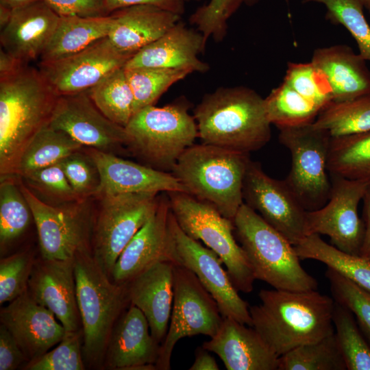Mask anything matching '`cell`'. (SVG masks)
Here are the masks:
<instances>
[{
    "mask_svg": "<svg viewBox=\"0 0 370 370\" xmlns=\"http://www.w3.org/2000/svg\"><path fill=\"white\" fill-rule=\"evenodd\" d=\"M59 95L27 64L0 77V176L16 175L25 149L49 125Z\"/></svg>",
    "mask_w": 370,
    "mask_h": 370,
    "instance_id": "cell-1",
    "label": "cell"
},
{
    "mask_svg": "<svg viewBox=\"0 0 370 370\" xmlns=\"http://www.w3.org/2000/svg\"><path fill=\"white\" fill-rule=\"evenodd\" d=\"M258 296L249 307L252 327L279 357L334 332V300L317 290L262 289Z\"/></svg>",
    "mask_w": 370,
    "mask_h": 370,
    "instance_id": "cell-2",
    "label": "cell"
},
{
    "mask_svg": "<svg viewBox=\"0 0 370 370\" xmlns=\"http://www.w3.org/2000/svg\"><path fill=\"white\" fill-rule=\"evenodd\" d=\"M193 116L204 144L249 153L271 138L264 98L245 86L220 87L205 95Z\"/></svg>",
    "mask_w": 370,
    "mask_h": 370,
    "instance_id": "cell-3",
    "label": "cell"
},
{
    "mask_svg": "<svg viewBox=\"0 0 370 370\" xmlns=\"http://www.w3.org/2000/svg\"><path fill=\"white\" fill-rule=\"evenodd\" d=\"M250 160L249 153L193 144L179 157L171 173L188 194L233 221L244 203L243 180Z\"/></svg>",
    "mask_w": 370,
    "mask_h": 370,
    "instance_id": "cell-4",
    "label": "cell"
},
{
    "mask_svg": "<svg viewBox=\"0 0 370 370\" xmlns=\"http://www.w3.org/2000/svg\"><path fill=\"white\" fill-rule=\"evenodd\" d=\"M76 297L83 332V355L90 367H103L113 328L129 304L126 286L114 282L92 250L74 258Z\"/></svg>",
    "mask_w": 370,
    "mask_h": 370,
    "instance_id": "cell-5",
    "label": "cell"
},
{
    "mask_svg": "<svg viewBox=\"0 0 370 370\" xmlns=\"http://www.w3.org/2000/svg\"><path fill=\"white\" fill-rule=\"evenodd\" d=\"M234 232L252 266L256 280L275 289L317 290L318 282L300 264L294 246L243 203L234 220Z\"/></svg>",
    "mask_w": 370,
    "mask_h": 370,
    "instance_id": "cell-6",
    "label": "cell"
},
{
    "mask_svg": "<svg viewBox=\"0 0 370 370\" xmlns=\"http://www.w3.org/2000/svg\"><path fill=\"white\" fill-rule=\"evenodd\" d=\"M189 106L182 97L163 107L151 105L138 110L125 127L130 151L146 166L171 173L179 157L198 137Z\"/></svg>",
    "mask_w": 370,
    "mask_h": 370,
    "instance_id": "cell-7",
    "label": "cell"
},
{
    "mask_svg": "<svg viewBox=\"0 0 370 370\" xmlns=\"http://www.w3.org/2000/svg\"><path fill=\"white\" fill-rule=\"evenodd\" d=\"M171 210L182 230L201 241L223 261L238 291L251 293L256 280L248 257L234 238L232 220L223 216L211 204L186 192H166Z\"/></svg>",
    "mask_w": 370,
    "mask_h": 370,
    "instance_id": "cell-8",
    "label": "cell"
},
{
    "mask_svg": "<svg viewBox=\"0 0 370 370\" xmlns=\"http://www.w3.org/2000/svg\"><path fill=\"white\" fill-rule=\"evenodd\" d=\"M279 130V140L292 158L285 182L307 211L323 207L332 188L328 170L331 136L313 123Z\"/></svg>",
    "mask_w": 370,
    "mask_h": 370,
    "instance_id": "cell-9",
    "label": "cell"
},
{
    "mask_svg": "<svg viewBox=\"0 0 370 370\" xmlns=\"http://www.w3.org/2000/svg\"><path fill=\"white\" fill-rule=\"evenodd\" d=\"M21 180L18 176L20 188L32 212L41 257L73 260L78 253L92 250L93 217L88 199L54 205L45 203Z\"/></svg>",
    "mask_w": 370,
    "mask_h": 370,
    "instance_id": "cell-10",
    "label": "cell"
},
{
    "mask_svg": "<svg viewBox=\"0 0 370 370\" xmlns=\"http://www.w3.org/2000/svg\"><path fill=\"white\" fill-rule=\"evenodd\" d=\"M159 193L105 195L93 219L91 249L94 258L110 278L123 250L156 212Z\"/></svg>",
    "mask_w": 370,
    "mask_h": 370,
    "instance_id": "cell-11",
    "label": "cell"
},
{
    "mask_svg": "<svg viewBox=\"0 0 370 370\" xmlns=\"http://www.w3.org/2000/svg\"><path fill=\"white\" fill-rule=\"evenodd\" d=\"M223 319L217 302L195 274L174 264L171 315L166 335L160 344L156 369H171L172 353L180 339L199 334L212 337Z\"/></svg>",
    "mask_w": 370,
    "mask_h": 370,
    "instance_id": "cell-12",
    "label": "cell"
},
{
    "mask_svg": "<svg viewBox=\"0 0 370 370\" xmlns=\"http://www.w3.org/2000/svg\"><path fill=\"white\" fill-rule=\"evenodd\" d=\"M331 182L327 203L319 209L306 212V236L326 235L332 245L338 249L359 256L365 225L358 216V208L369 186L336 175H331Z\"/></svg>",
    "mask_w": 370,
    "mask_h": 370,
    "instance_id": "cell-13",
    "label": "cell"
},
{
    "mask_svg": "<svg viewBox=\"0 0 370 370\" xmlns=\"http://www.w3.org/2000/svg\"><path fill=\"white\" fill-rule=\"evenodd\" d=\"M169 227L174 239L178 264L195 274L217 302L223 318L233 319L252 327L248 304L238 293L219 256L198 241L188 236L180 227L171 210Z\"/></svg>",
    "mask_w": 370,
    "mask_h": 370,
    "instance_id": "cell-14",
    "label": "cell"
},
{
    "mask_svg": "<svg viewBox=\"0 0 370 370\" xmlns=\"http://www.w3.org/2000/svg\"><path fill=\"white\" fill-rule=\"evenodd\" d=\"M243 201L293 245L306 236L307 210L285 180L271 177L251 160L243 186Z\"/></svg>",
    "mask_w": 370,
    "mask_h": 370,
    "instance_id": "cell-15",
    "label": "cell"
},
{
    "mask_svg": "<svg viewBox=\"0 0 370 370\" xmlns=\"http://www.w3.org/2000/svg\"><path fill=\"white\" fill-rule=\"evenodd\" d=\"M119 51L108 37L69 56L39 62L38 69L58 95L87 91L132 57Z\"/></svg>",
    "mask_w": 370,
    "mask_h": 370,
    "instance_id": "cell-16",
    "label": "cell"
},
{
    "mask_svg": "<svg viewBox=\"0 0 370 370\" xmlns=\"http://www.w3.org/2000/svg\"><path fill=\"white\" fill-rule=\"evenodd\" d=\"M49 126L65 132L83 147L109 153L129 142L125 128L108 119L88 91L59 95Z\"/></svg>",
    "mask_w": 370,
    "mask_h": 370,
    "instance_id": "cell-17",
    "label": "cell"
},
{
    "mask_svg": "<svg viewBox=\"0 0 370 370\" xmlns=\"http://www.w3.org/2000/svg\"><path fill=\"white\" fill-rule=\"evenodd\" d=\"M170 212L167 193L160 195L156 212L119 256L110 275L114 282L125 284L159 262L168 261L178 264L169 223Z\"/></svg>",
    "mask_w": 370,
    "mask_h": 370,
    "instance_id": "cell-18",
    "label": "cell"
},
{
    "mask_svg": "<svg viewBox=\"0 0 370 370\" xmlns=\"http://www.w3.org/2000/svg\"><path fill=\"white\" fill-rule=\"evenodd\" d=\"M27 292L39 304L54 314L66 332L81 330L74 272V259H36Z\"/></svg>",
    "mask_w": 370,
    "mask_h": 370,
    "instance_id": "cell-19",
    "label": "cell"
},
{
    "mask_svg": "<svg viewBox=\"0 0 370 370\" xmlns=\"http://www.w3.org/2000/svg\"><path fill=\"white\" fill-rule=\"evenodd\" d=\"M84 152L95 164L100 183L94 197L138 193L186 192L171 173L123 159L114 153L86 147Z\"/></svg>",
    "mask_w": 370,
    "mask_h": 370,
    "instance_id": "cell-20",
    "label": "cell"
},
{
    "mask_svg": "<svg viewBox=\"0 0 370 370\" xmlns=\"http://www.w3.org/2000/svg\"><path fill=\"white\" fill-rule=\"evenodd\" d=\"M57 320L27 291L0 311L1 323L12 334L29 361L41 356L64 338L66 331Z\"/></svg>",
    "mask_w": 370,
    "mask_h": 370,
    "instance_id": "cell-21",
    "label": "cell"
},
{
    "mask_svg": "<svg viewBox=\"0 0 370 370\" xmlns=\"http://www.w3.org/2000/svg\"><path fill=\"white\" fill-rule=\"evenodd\" d=\"M202 347L216 354L227 370H278L279 356L253 328L223 318Z\"/></svg>",
    "mask_w": 370,
    "mask_h": 370,
    "instance_id": "cell-22",
    "label": "cell"
},
{
    "mask_svg": "<svg viewBox=\"0 0 370 370\" xmlns=\"http://www.w3.org/2000/svg\"><path fill=\"white\" fill-rule=\"evenodd\" d=\"M160 349V344L152 336L145 314L130 304L113 328L102 367L132 370L136 366L155 365Z\"/></svg>",
    "mask_w": 370,
    "mask_h": 370,
    "instance_id": "cell-23",
    "label": "cell"
},
{
    "mask_svg": "<svg viewBox=\"0 0 370 370\" xmlns=\"http://www.w3.org/2000/svg\"><path fill=\"white\" fill-rule=\"evenodd\" d=\"M206 42L202 34L180 21L165 34L136 52L124 68L153 67L205 73L207 63L199 58Z\"/></svg>",
    "mask_w": 370,
    "mask_h": 370,
    "instance_id": "cell-24",
    "label": "cell"
},
{
    "mask_svg": "<svg viewBox=\"0 0 370 370\" xmlns=\"http://www.w3.org/2000/svg\"><path fill=\"white\" fill-rule=\"evenodd\" d=\"M174 264L159 262L125 284L129 304L143 312L152 336L160 344L166 335L171 315Z\"/></svg>",
    "mask_w": 370,
    "mask_h": 370,
    "instance_id": "cell-25",
    "label": "cell"
},
{
    "mask_svg": "<svg viewBox=\"0 0 370 370\" xmlns=\"http://www.w3.org/2000/svg\"><path fill=\"white\" fill-rule=\"evenodd\" d=\"M60 18L42 0L14 9L9 23L1 30V47L27 64L40 58Z\"/></svg>",
    "mask_w": 370,
    "mask_h": 370,
    "instance_id": "cell-26",
    "label": "cell"
},
{
    "mask_svg": "<svg viewBox=\"0 0 370 370\" xmlns=\"http://www.w3.org/2000/svg\"><path fill=\"white\" fill-rule=\"evenodd\" d=\"M108 38L121 52L134 56L180 20L181 15L149 5L123 8L110 14Z\"/></svg>",
    "mask_w": 370,
    "mask_h": 370,
    "instance_id": "cell-27",
    "label": "cell"
},
{
    "mask_svg": "<svg viewBox=\"0 0 370 370\" xmlns=\"http://www.w3.org/2000/svg\"><path fill=\"white\" fill-rule=\"evenodd\" d=\"M311 63L327 79L332 101H343L370 93V71L366 60L347 45L321 47Z\"/></svg>",
    "mask_w": 370,
    "mask_h": 370,
    "instance_id": "cell-28",
    "label": "cell"
},
{
    "mask_svg": "<svg viewBox=\"0 0 370 370\" xmlns=\"http://www.w3.org/2000/svg\"><path fill=\"white\" fill-rule=\"evenodd\" d=\"M110 14L101 16H62L40 62H49L77 53L108 37L112 26Z\"/></svg>",
    "mask_w": 370,
    "mask_h": 370,
    "instance_id": "cell-29",
    "label": "cell"
},
{
    "mask_svg": "<svg viewBox=\"0 0 370 370\" xmlns=\"http://www.w3.org/2000/svg\"><path fill=\"white\" fill-rule=\"evenodd\" d=\"M300 259L321 262L370 292V261L345 253L325 242L319 234L306 236L294 246Z\"/></svg>",
    "mask_w": 370,
    "mask_h": 370,
    "instance_id": "cell-30",
    "label": "cell"
},
{
    "mask_svg": "<svg viewBox=\"0 0 370 370\" xmlns=\"http://www.w3.org/2000/svg\"><path fill=\"white\" fill-rule=\"evenodd\" d=\"M328 170L336 175L370 187V130L330 140Z\"/></svg>",
    "mask_w": 370,
    "mask_h": 370,
    "instance_id": "cell-31",
    "label": "cell"
},
{
    "mask_svg": "<svg viewBox=\"0 0 370 370\" xmlns=\"http://www.w3.org/2000/svg\"><path fill=\"white\" fill-rule=\"evenodd\" d=\"M83 146L67 133L49 125L39 132L28 145L18 164L16 175L24 177L60 162Z\"/></svg>",
    "mask_w": 370,
    "mask_h": 370,
    "instance_id": "cell-32",
    "label": "cell"
},
{
    "mask_svg": "<svg viewBox=\"0 0 370 370\" xmlns=\"http://www.w3.org/2000/svg\"><path fill=\"white\" fill-rule=\"evenodd\" d=\"M331 137H340L370 130V93L343 101H331L313 122Z\"/></svg>",
    "mask_w": 370,
    "mask_h": 370,
    "instance_id": "cell-33",
    "label": "cell"
},
{
    "mask_svg": "<svg viewBox=\"0 0 370 370\" xmlns=\"http://www.w3.org/2000/svg\"><path fill=\"white\" fill-rule=\"evenodd\" d=\"M87 91L93 103L108 119L126 127L134 112V95L124 67L110 73Z\"/></svg>",
    "mask_w": 370,
    "mask_h": 370,
    "instance_id": "cell-34",
    "label": "cell"
},
{
    "mask_svg": "<svg viewBox=\"0 0 370 370\" xmlns=\"http://www.w3.org/2000/svg\"><path fill=\"white\" fill-rule=\"evenodd\" d=\"M267 118L278 129L313 123L321 108L283 82L264 98Z\"/></svg>",
    "mask_w": 370,
    "mask_h": 370,
    "instance_id": "cell-35",
    "label": "cell"
},
{
    "mask_svg": "<svg viewBox=\"0 0 370 370\" xmlns=\"http://www.w3.org/2000/svg\"><path fill=\"white\" fill-rule=\"evenodd\" d=\"M334 332L279 357L278 370H346Z\"/></svg>",
    "mask_w": 370,
    "mask_h": 370,
    "instance_id": "cell-36",
    "label": "cell"
},
{
    "mask_svg": "<svg viewBox=\"0 0 370 370\" xmlns=\"http://www.w3.org/2000/svg\"><path fill=\"white\" fill-rule=\"evenodd\" d=\"M15 176L1 177V249L23 234L34 220L31 208L20 188L18 176Z\"/></svg>",
    "mask_w": 370,
    "mask_h": 370,
    "instance_id": "cell-37",
    "label": "cell"
},
{
    "mask_svg": "<svg viewBox=\"0 0 370 370\" xmlns=\"http://www.w3.org/2000/svg\"><path fill=\"white\" fill-rule=\"evenodd\" d=\"M124 69L134 95V114L153 105L171 86L192 73L184 69L153 67Z\"/></svg>",
    "mask_w": 370,
    "mask_h": 370,
    "instance_id": "cell-38",
    "label": "cell"
},
{
    "mask_svg": "<svg viewBox=\"0 0 370 370\" xmlns=\"http://www.w3.org/2000/svg\"><path fill=\"white\" fill-rule=\"evenodd\" d=\"M332 321L347 370H370V345L357 327L352 312L334 301Z\"/></svg>",
    "mask_w": 370,
    "mask_h": 370,
    "instance_id": "cell-39",
    "label": "cell"
},
{
    "mask_svg": "<svg viewBox=\"0 0 370 370\" xmlns=\"http://www.w3.org/2000/svg\"><path fill=\"white\" fill-rule=\"evenodd\" d=\"M312 1L326 7V18L344 26L356 42L359 54L366 61H370V25L360 0H304Z\"/></svg>",
    "mask_w": 370,
    "mask_h": 370,
    "instance_id": "cell-40",
    "label": "cell"
},
{
    "mask_svg": "<svg viewBox=\"0 0 370 370\" xmlns=\"http://www.w3.org/2000/svg\"><path fill=\"white\" fill-rule=\"evenodd\" d=\"M82 329L66 332L57 345L41 356L29 361L24 370H84Z\"/></svg>",
    "mask_w": 370,
    "mask_h": 370,
    "instance_id": "cell-41",
    "label": "cell"
},
{
    "mask_svg": "<svg viewBox=\"0 0 370 370\" xmlns=\"http://www.w3.org/2000/svg\"><path fill=\"white\" fill-rule=\"evenodd\" d=\"M325 276L333 299L356 316L370 338V292L331 268L328 267Z\"/></svg>",
    "mask_w": 370,
    "mask_h": 370,
    "instance_id": "cell-42",
    "label": "cell"
},
{
    "mask_svg": "<svg viewBox=\"0 0 370 370\" xmlns=\"http://www.w3.org/2000/svg\"><path fill=\"white\" fill-rule=\"evenodd\" d=\"M284 82L321 110L332 101L327 79L311 62L288 63Z\"/></svg>",
    "mask_w": 370,
    "mask_h": 370,
    "instance_id": "cell-43",
    "label": "cell"
},
{
    "mask_svg": "<svg viewBox=\"0 0 370 370\" xmlns=\"http://www.w3.org/2000/svg\"><path fill=\"white\" fill-rule=\"evenodd\" d=\"M257 1L210 0L192 14L189 21L197 27L206 42L210 37L221 41L226 34L230 17L243 3L251 5Z\"/></svg>",
    "mask_w": 370,
    "mask_h": 370,
    "instance_id": "cell-44",
    "label": "cell"
},
{
    "mask_svg": "<svg viewBox=\"0 0 370 370\" xmlns=\"http://www.w3.org/2000/svg\"><path fill=\"white\" fill-rule=\"evenodd\" d=\"M31 251L17 252L0 260V304L10 302L27 291L35 261Z\"/></svg>",
    "mask_w": 370,
    "mask_h": 370,
    "instance_id": "cell-45",
    "label": "cell"
},
{
    "mask_svg": "<svg viewBox=\"0 0 370 370\" xmlns=\"http://www.w3.org/2000/svg\"><path fill=\"white\" fill-rule=\"evenodd\" d=\"M29 186L58 204L81 199L71 186L60 162L35 171L24 177Z\"/></svg>",
    "mask_w": 370,
    "mask_h": 370,
    "instance_id": "cell-46",
    "label": "cell"
},
{
    "mask_svg": "<svg viewBox=\"0 0 370 370\" xmlns=\"http://www.w3.org/2000/svg\"><path fill=\"white\" fill-rule=\"evenodd\" d=\"M60 163L71 186L81 199L95 196L100 183L99 173L95 164L85 152L76 151Z\"/></svg>",
    "mask_w": 370,
    "mask_h": 370,
    "instance_id": "cell-47",
    "label": "cell"
},
{
    "mask_svg": "<svg viewBox=\"0 0 370 370\" xmlns=\"http://www.w3.org/2000/svg\"><path fill=\"white\" fill-rule=\"evenodd\" d=\"M60 16H101L108 15L105 0H42Z\"/></svg>",
    "mask_w": 370,
    "mask_h": 370,
    "instance_id": "cell-48",
    "label": "cell"
},
{
    "mask_svg": "<svg viewBox=\"0 0 370 370\" xmlns=\"http://www.w3.org/2000/svg\"><path fill=\"white\" fill-rule=\"evenodd\" d=\"M29 360L8 328L0 325V370L23 367Z\"/></svg>",
    "mask_w": 370,
    "mask_h": 370,
    "instance_id": "cell-49",
    "label": "cell"
},
{
    "mask_svg": "<svg viewBox=\"0 0 370 370\" xmlns=\"http://www.w3.org/2000/svg\"><path fill=\"white\" fill-rule=\"evenodd\" d=\"M149 5L182 15L185 11V0H105L108 14L126 7Z\"/></svg>",
    "mask_w": 370,
    "mask_h": 370,
    "instance_id": "cell-50",
    "label": "cell"
},
{
    "mask_svg": "<svg viewBox=\"0 0 370 370\" xmlns=\"http://www.w3.org/2000/svg\"><path fill=\"white\" fill-rule=\"evenodd\" d=\"M365 233L359 256L370 261V187L363 199Z\"/></svg>",
    "mask_w": 370,
    "mask_h": 370,
    "instance_id": "cell-51",
    "label": "cell"
},
{
    "mask_svg": "<svg viewBox=\"0 0 370 370\" xmlns=\"http://www.w3.org/2000/svg\"><path fill=\"white\" fill-rule=\"evenodd\" d=\"M189 369L219 370V367L214 358L209 354V351L201 346L195 350V359Z\"/></svg>",
    "mask_w": 370,
    "mask_h": 370,
    "instance_id": "cell-52",
    "label": "cell"
},
{
    "mask_svg": "<svg viewBox=\"0 0 370 370\" xmlns=\"http://www.w3.org/2000/svg\"><path fill=\"white\" fill-rule=\"evenodd\" d=\"M27 64L13 56L2 47L0 49V77L7 76Z\"/></svg>",
    "mask_w": 370,
    "mask_h": 370,
    "instance_id": "cell-53",
    "label": "cell"
},
{
    "mask_svg": "<svg viewBox=\"0 0 370 370\" xmlns=\"http://www.w3.org/2000/svg\"><path fill=\"white\" fill-rule=\"evenodd\" d=\"M13 10L10 7L0 3V29H3L9 23Z\"/></svg>",
    "mask_w": 370,
    "mask_h": 370,
    "instance_id": "cell-54",
    "label": "cell"
},
{
    "mask_svg": "<svg viewBox=\"0 0 370 370\" xmlns=\"http://www.w3.org/2000/svg\"><path fill=\"white\" fill-rule=\"evenodd\" d=\"M41 0H0V3L7 5L12 10L19 8Z\"/></svg>",
    "mask_w": 370,
    "mask_h": 370,
    "instance_id": "cell-55",
    "label": "cell"
},
{
    "mask_svg": "<svg viewBox=\"0 0 370 370\" xmlns=\"http://www.w3.org/2000/svg\"><path fill=\"white\" fill-rule=\"evenodd\" d=\"M363 7L370 12V0H360Z\"/></svg>",
    "mask_w": 370,
    "mask_h": 370,
    "instance_id": "cell-56",
    "label": "cell"
},
{
    "mask_svg": "<svg viewBox=\"0 0 370 370\" xmlns=\"http://www.w3.org/2000/svg\"><path fill=\"white\" fill-rule=\"evenodd\" d=\"M193 1H199V0H193Z\"/></svg>",
    "mask_w": 370,
    "mask_h": 370,
    "instance_id": "cell-57",
    "label": "cell"
}]
</instances>
